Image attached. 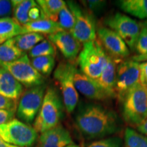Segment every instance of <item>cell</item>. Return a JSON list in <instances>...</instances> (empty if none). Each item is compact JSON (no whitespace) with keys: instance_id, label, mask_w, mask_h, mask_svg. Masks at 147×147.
Here are the masks:
<instances>
[{"instance_id":"1","label":"cell","mask_w":147,"mask_h":147,"mask_svg":"<svg viewBox=\"0 0 147 147\" xmlns=\"http://www.w3.org/2000/svg\"><path fill=\"white\" fill-rule=\"evenodd\" d=\"M77 127L88 138H102L121 129V121L113 110L93 103L80 104L75 117Z\"/></svg>"},{"instance_id":"2","label":"cell","mask_w":147,"mask_h":147,"mask_svg":"<svg viewBox=\"0 0 147 147\" xmlns=\"http://www.w3.org/2000/svg\"><path fill=\"white\" fill-rule=\"evenodd\" d=\"M63 108V100L57 90L52 87L47 88L41 108L33 123L37 133L42 134L59 125Z\"/></svg>"},{"instance_id":"3","label":"cell","mask_w":147,"mask_h":147,"mask_svg":"<svg viewBox=\"0 0 147 147\" xmlns=\"http://www.w3.org/2000/svg\"><path fill=\"white\" fill-rule=\"evenodd\" d=\"M108 55L97 38L83 44L77 59L80 70L90 78L97 80L107 63Z\"/></svg>"},{"instance_id":"4","label":"cell","mask_w":147,"mask_h":147,"mask_svg":"<svg viewBox=\"0 0 147 147\" xmlns=\"http://www.w3.org/2000/svg\"><path fill=\"white\" fill-rule=\"evenodd\" d=\"M123 117L129 125L137 127L147 119V87L140 82L122 100Z\"/></svg>"},{"instance_id":"5","label":"cell","mask_w":147,"mask_h":147,"mask_svg":"<svg viewBox=\"0 0 147 147\" xmlns=\"http://www.w3.org/2000/svg\"><path fill=\"white\" fill-rule=\"evenodd\" d=\"M76 66L71 61H63L54 71V78L59 84L63 102L66 111L71 113L78 102V93L75 87L74 74Z\"/></svg>"},{"instance_id":"6","label":"cell","mask_w":147,"mask_h":147,"mask_svg":"<svg viewBox=\"0 0 147 147\" xmlns=\"http://www.w3.org/2000/svg\"><path fill=\"white\" fill-rule=\"evenodd\" d=\"M0 138L18 147H32L38 139L33 127L17 119L0 125Z\"/></svg>"},{"instance_id":"7","label":"cell","mask_w":147,"mask_h":147,"mask_svg":"<svg viewBox=\"0 0 147 147\" xmlns=\"http://www.w3.org/2000/svg\"><path fill=\"white\" fill-rule=\"evenodd\" d=\"M66 3L74 17L71 35L81 44L96 40L97 29L93 14L75 1H67Z\"/></svg>"},{"instance_id":"8","label":"cell","mask_w":147,"mask_h":147,"mask_svg":"<svg viewBox=\"0 0 147 147\" xmlns=\"http://www.w3.org/2000/svg\"><path fill=\"white\" fill-rule=\"evenodd\" d=\"M47 87L45 84L29 88L22 93L16 108V115L25 123L34 122L43 103Z\"/></svg>"},{"instance_id":"9","label":"cell","mask_w":147,"mask_h":147,"mask_svg":"<svg viewBox=\"0 0 147 147\" xmlns=\"http://www.w3.org/2000/svg\"><path fill=\"white\" fill-rule=\"evenodd\" d=\"M0 67L10 72L22 85L28 89L45 84V77L34 68L27 54L14 61L0 65Z\"/></svg>"},{"instance_id":"10","label":"cell","mask_w":147,"mask_h":147,"mask_svg":"<svg viewBox=\"0 0 147 147\" xmlns=\"http://www.w3.org/2000/svg\"><path fill=\"white\" fill-rule=\"evenodd\" d=\"M140 63L134 60H121L117 65L115 91L116 97L121 102L132 88L140 82Z\"/></svg>"},{"instance_id":"11","label":"cell","mask_w":147,"mask_h":147,"mask_svg":"<svg viewBox=\"0 0 147 147\" xmlns=\"http://www.w3.org/2000/svg\"><path fill=\"white\" fill-rule=\"evenodd\" d=\"M110 29L117 33L130 49H134L141 28L135 20L125 14L117 12L106 20Z\"/></svg>"},{"instance_id":"12","label":"cell","mask_w":147,"mask_h":147,"mask_svg":"<svg viewBox=\"0 0 147 147\" xmlns=\"http://www.w3.org/2000/svg\"><path fill=\"white\" fill-rule=\"evenodd\" d=\"M74 84L77 91L91 100H106L115 97L104 89L97 80L90 78L78 69L75 71Z\"/></svg>"},{"instance_id":"13","label":"cell","mask_w":147,"mask_h":147,"mask_svg":"<svg viewBox=\"0 0 147 147\" xmlns=\"http://www.w3.org/2000/svg\"><path fill=\"white\" fill-rule=\"evenodd\" d=\"M97 36L106 53L113 57L121 59L129 55V49L125 42L112 29L100 27L97 29Z\"/></svg>"},{"instance_id":"14","label":"cell","mask_w":147,"mask_h":147,"mask_svg":"<svg viewBox=\"0 0 147 147\" xmlns=\"http://www.w3.org/2000/svg\"><path fill=\"white\" fill-rule=\"evenodd\" d=\"M48 39L57 48L64 57L69 61L76 59L81 51V43L69 32L61 31L56 34L49 35Z\"/></svg>"},{"instance_id":"15","label":"cell","mask_w":147,"mask_h":147,"mask_svg":"<svg viewBox=\"0 0 147 147\" xmlns=\"http://www.w3.org/2000/svg\"><path fill=\"white\" fill-rule=\"evenodd\" d=\"M72 143L69 132L59 124L40 134L38 147H65Z\"/></svg>"},{"instance_id":"16","label":"cell","mask_w":147,"mask_h":147,"mask_svg":"<svg viewBox=\"0 0 147 147\" xmlns=\"http://www.w3.org/2000/svg\"><path fill=\"white\" fill-rule=\"evenodd\" d=\"M23 91V85L10 72L0 67V95L17 102Z\"/></svg>"},{"instance_id":"17","label":"cell","mask_w":147,"mask_h":147,"mask_svg":"<svg viewBox=\"0 0 147 147\" xmlns=\"http://www.w3.org/2000/svg\"><path fill=\"white\" fill-rule=\"evenodd\" d=\"M121 59H115L108 55L106 65L103 69L100 76L97 79V82L106 91L115 95V80L117 74V67Z\"/></svg>"},{"instance_id":"18","label":"cell","mask_w":147,"mask_h":147,"mask_svg":"<svg viewBox=\"0 0 147 147\" xmlns=\"http://www.w3.org/2000/svg\"><path fill=\"white\" fill-rule=\"evenodd\" d=\"M23 34L37 33L40 34L51 35L63 31L57 22L51 21L47 18L31 21L23 26Z\"/></svg>"},{"instance_id":"19","label":"cell","mask_w":147,"mask_h":147,"mask_svg":"<svg viewBox=\"0 0 147 147\" xmlns=\"http://www.w3.org/2000/svg\"><path fill=\"white\" fill-rule=\"evenodd\" d=\"M11 2L14 19L22 27L29 23V12L33 6L37 4L36 1L33 0H13Z\"/></svg>"},{"instance_id":"20","label":"cell","mask_w":147,"mask_h":147,"mask_svg":"<svg viewBox=\"0 0 147 147\" xmlns=\"http://www.w3.org/2000/svg\"><path fill=\"white\" fill-rule=\"evenodd\" d=\"M117 4L126 13L140 19L147 18V0H121Z\"/></svg>"},{"instance_id":"21","label":"cell","mask_w":147,"mask_h":147,"mask_svg":"<svg viewBox=\"0 0 147 147\" xmlns=\"http://www.w3.org/2000/svg\"><path fill=\"white\" fill-rule=\"evenodd\" d=\"M21 34H23V27L13 18H0V40L4 42Z\"/></svg>"},{"instance_id":"22","label":"cell","mask_w":147,"mask_h":147,"mask_svg":"<svg viewBox=\"0 0 147 147\" xmlns=\"http://www.w3.org/2000/svg\"><path fill=\"white\" fill-rule=\"evenodd\" d=\"M25 55L16 47L13 38L6 40L0 45V65L14 61Z\"/></svg>"},{"instance_id":"23","label":"cell","mask_w":147,"mask_h":147,"mask_svg":"<svg viewBox=\"0 0 147 147\" xmlns=\"http://www.w3.org/2000/svg\"><path fill=\"white\" fill-rule=\"evenodd\" d=\"M13 40L18 49L26 53V52L29 53L40 42L43 41L45 36L37 33H27L14 37Z\"/></svg>"},{"instance_id":"24","label":"cell","mask_w":147,"mask_h":147,"mask_svg":"<svg viewBox=\"0 0 147 147\" xmlns=\"http://www.w3.org/2000/svg\"><path fill=\"white\" fill-rule=\"evenodd\" d=\"M36 2L45 17L55 22H57L58 14L61 10L66 5V2L63 0H38Z\"/></svg>"},{"instance_id":"25","label":"cell","mask_w":147,"mask_h":147,"mask_svg":"<svg viewBox=\"0 0 147 147\" xmlns=\"http://www.w3.org/2000/svg\"><path fill=\"white\" fill-rule=\"evenodd\" d=\"M30 60L34 68L43 76H49L54 69L55 59L53 56L38 57Z\"/></svg>"},{"instance_id":"26","label":"cell","mask_w":147,"mask_h":147,"mask_svg":"<svg viewBox=\"0 0 147 147\" xmlns=\"http://www.w3.org/2000/svg\"><path fill=\"white\" fill-rule=\"evenodd\" d=\"M124 139L125 147H147V137L130 127L126 128Z\"/></svg>"},{"instance_id":"27","label":"cell","mask_w":147,"mask_h":147,"mask_svg":"<svg viewBox=\"0 0 147 147\" xmlns=\"http://www.w3.org/2000/svg\"><path fill=\"white\" fill-rule=\"evenodd\" d=\"M56 55V49L50 40L45 39L35 46L29 52V57L32 58L44 56H53Z\"/></svg>"},{"instance_id":"28","label":"cell","mask_w":147,"mask_h":147,"mask_svg":"<svg viewBox=\"0 0 147 147\" xmlns=\"http://www.w3.org/2000/svg\"><path fill=\"white\" fill-rule=\"evenodd\" d=\"M134 49H136L139 55L133 57V60L139 63L141 61L147 60V28L146 26H143L141 29Z\"/></svg>"},{"instance_id":"29","label":"cell","mask_w":147,"mask_h":147,"mask_svg":"<svg viewBox=\"0 0 147 147\" xmlns=\"http://www.w3.org/2000/svg\"><path fill=\"white\" fill-rule=\"evenodd\" d=\"M57 23L63 31L70 32L74 25V17L67 3L58 14Z\"/></svg>"},{"instance_id":"30","label":"cell","mask_w":147,"mask_h":147,"mask_svg":"<svg viewBox=\"0 0 147 147\" xmlns=\"http://www.w3.org/2000/svg\"><path fill=\"white\" fill-rule=\"evenodd\" d=\"M122 141L118 137H110L93 141L87 147H121Z\"/></svg>"},{"instance_id":"31","label":"cell","mask_w":147,"mask_h":147,"mask_svg":"<svg viewBox=\"0 0 147 147\" xmlns=\"http://www.w3.org/2000/svg\"><path fill=\"white\" fill-rule=\"evenodd\" d=\"M84 4L87 5L88 9L93 12H98L104 8L106 1H97V0H88L82 1Z\"/></svg>"},{"instance_id":"32","label":"cell","mask_w":147,"mask_h":147,"mask_svg":"<svg viewBox=\"0 0 147 147\" xmlns=\"http://www.w3.org/2000/svg\"><path fill=\"white\" fill-rule=\"evenodd\" d=\"M12 13V5L11 1L0 0V18L10 17Z\"/></svg>"},{"instance_id":"33","label":"cell","mask_w":147,"mask_h":147,"mask_svg":"<svg viewBox=\"0 0 147 147\" xmlns=\"http://www.w3.org/2000/svg\"><path fill=\"white\" fill-rule=\"evenodd\" d=\"M46 18L45 15H44L43 12H42V9L38 5V3L33 6L32 8L30 9L29 12V18L31 21H37V20L42 19V18Z\"/></svg>"},{"instance_id":"34","label":"cell","mask_w":147,"mask_h":147,"mask_svg":"<svg viewBox=\"0 0 147 147\" xmlns=\"http://www.w3.org/2000/svg\"><path fill=\"white\" fill-rule=\"evenodd\" d=\"M16 102L0 95V110H16Z\"/></svg>"},{"instance_id":"35","label":"cell","mask_w":147,"mask_h":147,"mask_svg":"<svg viewBox=\"0 0 147 147\" xmlns=\"http://www.w3.org/2000/svg\"><path fill=\"white\" fill-rule=\"evenodd\" d=\"M16 112V110H0V125L13 119Z\"/></svg>"},{"instance_id":"36","label":"cell","mask_w":147,"mask_h":147,"mask_svg":"<svg viewBox=\"0 0 147 147\" xmlns=\"http://www.w3.org/2000/svg\"><path fill=\"white\" fill-rule=\"evenodd\" d=\"M140 83L147 87V61L140 63Z\"/></svg>"},{"instance_id":"37","label":"cell","mask_w":147,"mask_h":147,"mask_svg":"<svg viewBox=\"0 0 147 147\" xmlns=\"http://www.w3.org/2000/svg\"><path fill=\"white\" fill-rule=\"evenodd\" d=\"M137 129L141 134L147 137V119L144 121H143L140 125H139L137 127Z\"/></svg>"},{"instance_id":"38","label":"cell","mask_w":147,"mask_h":147,"mask_svg":"<svg viewBox=\"0 0 147 147\" xmlns=\"http://www.w3.org/2000/svg\"><path fill=\"white\" fill-rule=\"evenodd\" d=\"M0 147H18L14 145H12L10 144H8L6 142H5L4 140H3L2 139L0 138Z\"/></svg>"},{"instance_id":"39","label":"cell","mask_w":147,"mask_h":147,"mask_svg":"<svg viewBox=\"0 0 147 147\" xmlns=\"http://www.w3.org/2000/svg\"><path fill=\"white\" fill-rule=\"evenodd\" d=\"M65 147H80V146H78V145L75 144L74 143H72V144L67 145V146H65Z\"/></svg>"},{"instance_id":"40","label":"cell","mask_w":147,"mask_h":147,"mask_svg":"<svg viewBox=\"0 0 147 147\" xmlns=\"http://www.w3.org/2000/svg\"><path fill=\"white\" fill-rule=\"evenodd\" d=\"M2 43H3V42L2 41V40H0V45H1V44H2Z\"/></svg>"},{"instance_id":"41","label":"cell","mask_w":147,"mask_h":147,"mask_svg":"<svg viewBox=\"0 0 147 147\" xmlns=\"http://www.w3.org/2000/svg\"><path fill=\"white\" fill-rule=\"evenodd\" d=\"M144 26H146V28H147V21L146 22V23H145V25H144Z\"/></svg>"},{"instance_id":"42","label":"cell","mask_w":147,"mask_h":147,"mask_svg":"<svg viewBox=\"0 0 147 147\" xmlns=\"http://www.w3.org/2000/svg\"><path fill=\"white\" fill-rule=\"evenodd\" d=\"M81 147H84V146H83V144H82V146H81Z\"/></svg>"}]
</instances>
